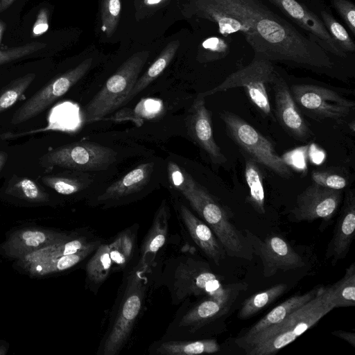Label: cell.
Segmentation results:
<instances>
[{"label":"cell","instance_id":"f35d334b","mask_svg":"<svg viewBox=\"0 0 355 355\" xmlns=\"http://www.w3.org/2000/svg\"><path fill=\"white\" fill-rule=\"evenodd\" d=\"M46 44L39 42H33L22 46L0 51V65L12 62L31 55L44 49Z\"/></svg>","mask_w":355,"mask_h":355},{"label":"cell","instance_id":"4316f807","mask_svg":"<svg viewBox=\"0 0 355 355\" xmlns=\"http://www.w3.org/2000/svg\"><path fill=\"white\" fill-rule=\"evenodd\" d=\"M245 178L249 188V202L259 214H265V191L259 164L245 155Z\"/></svg>","mask_w":355,"mask_h":355},{"label":"cell","instance_id":"ab89813d","mask_svg":"<svg viewBox=\"0 0 355 355\" xmlns=\"http://www.w3.org/2000/svg\"><path fill=\"white\" fill-rule=\"evenodd\" d=\"M331 6L343 19L350 33L355 35V5L351 0H330Z\"/></svg>","mask_w":355,"mask_h":355},{"label":"cell","instance_id":"ee69618b","mask_svg":"<svg viewBox=\"0 0 355 355\" xmlns=\"http://www.w3.org/2000/svg\"><path fill=\"white\" fill-rule=\"evenodd\" d=\"M8 159V154L6 152L0 150V172L6 164Z\"/></svg>","mask_w":355,"mask_h":355},{"label":"cell","instance_id":"83f0119b","mask_svg":"<svg viewBox=\"0 0 355 355\" xmlns=\"http://www.w3.org/2000/svg\"><path fill=\"white\" fill-rule=\"evenodd\" d=\"M230 306L208 298L194 306L180 321L182 327H197L206 324L227 313Z\"/></svg>","mask_w":355,"mask_h":355},{"label":"cell","instance_id":"74e56055","mask_svg":"<svg viewBox=\"0 0 355 355\" xmlns=\"http://www.w3.org/2000/svg\"><path fill=\"white\" fill-rule=\"evenodd\" d=\"M167 172L171 184L183 196L191 191L198 184L189 173L172 161L168 162Z\"/></svg>","mask_w":355,"mask_h":355},{"label":"cell","instance_id":"7402d4cb","mask_svg":"<svg viewBox=\"0 0 355 355\" xmlns=\"http://www.w3.org/2000/svg\"><path fill=\"white\" fill-rule=\"evenodd\" d=\"M96 242L98 241H89L83 236L68 235L61 241L31 252L17 259L18 265L20 266L32 262L75 254Z\"/></svg>","mask_w":355,"mask_h":355},{"label":"cell","instance_id":"d4e9b609","mask_svg":"<svg viewBox=\"0 0 355 355\" xmlns=\"http://www.w3.org/2000/svg\"><path fill=\"white\" fill-rule=\"evenodd\" d=\"M180 46L179 40H173L164 48L147 71L137 79L135 85L125 98L123 106L141 92L165 70L175 57Z\"/></svg>","mask_w":355,"mask_h":355},{"label":"cell","instance_id":"277c9868","mask_svg":"<svg viewBox=\"0 0 355 355\" xmlns=\"http://www.w3.org/2000/svg\"><path fill=\"white\" fill-rule=\"evenodd\" d=\"M272 62L254 55L250 64L230 74L220 84L198 95L205 98L230 89L243 87L251 103L265 116L272 118L267 85L277 75Z\"/></svg>","mask_w":355,"mask_h":355},{"label":"cell","instance_id":"6da1fadb","mask_svg":"<svg viewBox=\"0 0 355 355\" xmlns=\"http://www.w3.org/2000/svg\"><path fill=\"white\" fill-rule=\"evenodd\" d=\"M334 309L327 286L282 322L256 334L238 346L248 355H272L317 324Z\"/></svg>","mask_w":355,"mask_h":355},{"label":"cell","instance_id":"f546056e","mask_svg":"<svg viewBox=\"0 0 355 355\" xmlns=\"http://www.w3.org/2000/svg\"><path fill=\"white\" fill-rule=\"evenodd\" d=\"M334 308L355 305V264L351 263L344 276L335 284L327 286Z\"/></svg>","mask_w":355,"mask_h":355},{"label":"cell","instance_id":"44dd1931","mask_svg":"<svg viewBox=\"0 0 355 355\" xmlns=\"http://www.w3.org/2000/svg\"><path fill=\"white\" fill-rule=\"evenodd\" d=\"M154 163L147 162L138 165L117 181L110 184L98 200H116L140 191L149 181L153 171Z\"/></svg>","mask_w":355,"mask_h":355},{"label":"cell","instance_id":"7dc6e473","mask_svg":"<svg viewBox=\"0 0 355 355\" xmlns=\"http://www.w3.org/2000/svg\"><path fill=\"white\" fill-rule=\"evenodd\" d=\"M3 26L1 23H0V39H1V35L2 31H3Z\"/></svg>","mask_w":355,"mask_h":355},{"label":"cell","instance_id":"f6af8a7d","mask_svg":"<svg viewBox=\"0 0 355 355\" xmlns=\"http://www.w3.org/2000/svg\"><path fill=\"white\" fill-rule=\"evenodd\" d=\"M15 0H1L0 1V11L3 12L7 9L11 3Z\"/></svg>","mask_w":355,"mask_h":355},{"label":"cell","instance_id":"f1b7e54d","mask_svg":"<svg viewBox=\"0 0 355 355\" xmlns=\"http://www.w3.org/2000/svg\"><path fill=\"white\" fill-rule=\"evenodd\" d=\"M286 290L287 285L281 283L252 295L243 302L240 311L238 313V318L245 320L252 317L273 303Z\"/></svg>","mask_w":355,"mask_h":355},{"label":"cell","instance_id":"5bb4252c","mask_svg":"<svg viewBox=\"0 0 355 355\" xmlns=\"http://www.w3.org/2000/svg\"><path fill=\"white\" fill-rule=\"evenodd\" d=\"M275 114L284 130L295 139L305 141L313 132L297 106L286 81L277 73L272 83Z\"/></svg>","mask_w":355,"mask_h":355},{"label":"cell","instance_id":"836d02e7","mask_svg":"<svg viewBox=\"0 0 355 355\" xmlns=\"http://www.w3.org/2000/svg\"><path fill=\"white\" fill-rule=\"evenodd\" d=\"M311 178L314 183L335 190H342L348 184L347 175L339 167L313 171Z\"/></svg>","mask_w":355,"mask_h":355},{"label":"cell","instance_id":"4dcf8cb0","mask_svg":"<svg viewBox=\"0 0 355 355\" xmlns=\"http://www.w3.org/2000/svg\"><path fill=\"white\" fill-rule=\"evenodd\" d=\"M5 192L31 202H46L49 200V196L45 190L28 178L14 176L8 182Z\"/></svg>","mask_w":355,"mask_h":355},{"label":"cell","instance_id":"60d3db41","mask_svg":"<svg viewBox=\"0 0 355 355\" xmlns=\"http://www.w3.org/2000/svg\"><path fill=\"white\" fill-rule=\"evenodd\" d=\"M49 28L48 11L46 8L42 9L37 17L34 24L33 33L34 35H40Z\"/></svg>","mask_w":355,"mask_h":355},{"label":"cell","instance_id":"5b68a950","mask_svg":"<svg viewBox=\"0 0 355 355\" xmlns=\"http://www.w3.org/2000/svg\"><path fill=\"white\" fill-rule=\"evenodd\" d=\"M220 116L228 136L245 155L282 178L291 177L288 164L276 153L270 141L234 113L223 111Z\"/></svg>","mask_w":355,"mask_h":355},{"label":"cell","instance_id":"8992f818","mask_svg":"<svg viewBox=\"0 0 355 355\" xmlns=\"http://www.w3.org/2000/svg\"><path fill=\"white\" fill-rule=\"evenodd\" d=\"M113 149L89 141H80L55 148L40 158L44 168L59 166L67 169L92 171L107 168L116 159Z\"/></svg>","mask_w":355,"mask_h":355},{"label":"cell","instance_id":"1f68e13d","mask_svg":"<svg viewBox=\"0 0 355 355\" xmlns=\"http://www.w3.org/2000/svg\"><path fill=\"white\" fill-rule=\"evenodd\" d=\"M320 17L335 44L345 53L355 51V44L346 28L338 22L328 9L320 11Z\"/></svg>","mask_w":355,"mask_h":355},{"label":"cell","instance_id":"484cf974","mask_svg":"<svg viewBox=\"0 0 355 355\" xmlns=\"http://www.w3.org/2000/svg\"><path fill=\"white\" fill-rule=\"evenodd\" d=\"M162 355H196L213 354L220 351V345L213 338L193 341H167L156 349Z\"/></svg>","mask_w":355,"mask_h":355},{"label":"cell","instance_id":"9c48e42d","mask_svg":"<svg viewBox=\"0 0 355 355\" xmlns=\"http://www.w3.org/2000/svg\"><path fill=\"white\" fill-rule=\"evenodd\" d=\"M141 277L137 272L128 279L117 317L103 346V355L116 354L130 335L140 313L145 293V284Z\"/></svg>","mask_w":355,"mask_h":355},{"label":"cell","instance_id":"d6a6232c","mask_svg":"<svg viewBox=\"0 0 355 355\" xmlns=\"http://www.w3.org/2000/svg\"><path fill=\"white\" fill-rule=\"evenodd\" d=\"M35 73H28L6 85L0 91V114L11 107L35 79Z\"/></svg>","mask_w":355,"mask_h":355},{"label":"cell","instance_id":"8fae6325","mask_svg":"<svg viewBox=\"0 0 355 355\" xmlns=\"http://www.w3.org/2000/svg\"><path fill=\"white\" fill-rule=\"evenodd\" d=\"M245 232L253 252L262 261L265 277H272L280 270H293L305 265L301 256L280 236L270 235L261 241L248 230Z\"/></svg>","mask_w":355,"mask_h":355},{"label":"cell","instance_id":"603a6c76","mask_svg":"<svg viewBox=\"0 0 355 355\" xmlns=\"http://www.w3.org/2000/svg\"><path fill=\"white\" fill-rule=\"evenodd\" d=\"M98 245L99 242L98 241L75 254L32 262L20 266L29 275L35 277H42L62 272L73 267L82 261L94 252Z\"/></svg>","mask_w":355,"mask_h":355},{"label":"cell","instance_id":"cb8c5ba5","mask_svg":"<svg viewBox=\"0 0 355 355\" xmlns=\"http://www.w3.org/2000/svg\"><path fill=\"white\" fill-rule=\"evenodd\" d=\"M169 215L168 207L165 200H163L144 240L141 248V261L144 262L148 256L154 257L165 243L168 230Z\"/></svg>","mask_w":355,"mask_h":355},{"label":"cell","instance_id":"7a4b0ae2","mask_svg":"<svg viewBox=\"0 0 355 355\" xmlns=\"http://www.w3.org/2000/svg\"><path fill=\"white\" fill-rule=\"evenodd\" d=\"M148 57L149 51H140L132 54L119 67L84 107L83 119L85 123L102 120L123 106Z\"/></svg>","mask_w":355,"mask_h":355},{"label":"cell","instance_id":"52a82bcc","mask_svg":"<svg viewBox=\"0 0 355 355\" xmlns=\"http://www.w3.org/2000/svg\"><path fill=\"white\" fill-rule=\"evenodd\" d=\"M300 112L318 121H339L354 110L355 103L338 92L315 84H295L290 87Z\"/></svg>","mask_w":355,"mask_h":355},{"label":"cell","instance_id":"ffe728a7","mask_svg":"<svg viewBox=\"0 0 355 355\" xmlns=\"http://www.w3.org/2000/svg\"><path fill=\"white\" fill-rule=\"evenodd\" d=\"M318 288L315 287L302 295H293L277 305L256 324L237 337L235 339V343L239 345L266 329L282 322L291 313L313 299Z\"/></svg>","mask_w":355,"mask_h":355},{"label":"cell","instance_id":"4fadbf2b","mask_svg":"<svg viewBox=\"0 0 355 355\" xmlns=\"http://www.w3.org/2000/svg\"><path fill=\"white\" fill-rule=\"evenodd\" d=\"M288 19L302 29L306 36L328 53L337 57L346 58L343 52L334 42L321 19L306 6L297 0H267Z\"/></svg>","mask_w":355,"mask_h":355},{"label":"cell","instance_id":"7bdbcfd3","mask_svg":"<svg viewBox=\"0 0 355 355\" xmlns=\"http://www.w3.org/2000/svg\"><path fill=\"white\" fill-rule=\"evenodd\" d=\"M168 0H144V3L147 7H155L162 4Z\"/></svg>","mask_w":355,"mask_h":355},{"label":"cell","instance_id":"3957f363","mask_svg":"<svg viewBox=\"0 0 355 355\" xmlns=\"http://www.w3.org/2000/svg\"><path fill=\"white\" fill-rule=\"evenodd\" d=\"M184 197L211 229L227 255L248 261L252 259L254 252L246 236L236 229L224 208L202 186L198 183Z\"/></svg>","mask_w":355,"mask_h":355},{"label":"cell","instance_id":"7c38bea8","mask_svg":"<svg viewBox=\"0 0 355 355\" xmlns=\"http://www.w3.org/2000/svg\"><path fill=\"white\" fill-rule=\"evenodd\" d=\"M341 197L340 190L313 182L297 196L295 206L291 211L292 217L295 221L329 220L337 212Z\"/></svg>","mask_w":355,"mask_h":355},{"label":"cell","instance_id":"ba28073f","mask_svg":"<svg viewBox=\"0 0 355 355\" xmlns=\"http://www.w3.org/2000/svg\"><path fill=\"white\" fill-rule=\"evenodd\" d=\"M92 62V58H87L74 68L55 78L42 87L14 112L11 123L19 125L43 112L87 73Z\"/></svg>","mask_w":355,"mask_h":355},{"label":"cell","instance_id":"e0dca14e","mask_svg":"<svg viewBox=\"0 0 355 355\" xmlns=\"http://www.w3.org/2000/svg\"><path fill=\"white\" fill-rule=\"evenodd\" d=\"M355 232V194L353 189L347 191L344 203L338 217L333 236L329 241L325 259H331L334 266L345 258L354 238Z\"/></svg>","mask_w":355,"mask_h":355},{"label":"cell","instance_id":"9a60e30c","mask_svg":"<svg viewBox=\"0 0 355 355\" xmlns=\"http://www.w3.org/2000/svg\"><path fill=\"white\" fill-rule=\"evenodd\" d=\"M187 273L184 279L190 292L206 295L230 307L240 292L246 288L243 283L224 285L218 276L205 266H194Z\"/></svg>","mask_w":355,"mask_h":355},{"label":"cell","instance_id":"30bf717a","mask_svg":"<svg viewBox=\"0 0 355 355\" xmlns=\"http://www.w3.org/2000/svg\"><path fill=\"white\" fill-rule=\"evenodd\" d=\"M135 234L132 229L120 232L112 242L99 244L87 265V276L101 284L112 272L124 268L133 255Z\"/></svg>","mask_w":355,"mask_h":355},{"label":"cell","instance_id":"d6986e66","mask_svg":"<svg viewBox=\"0 0 355 355\" xmlns=\"http://www.w3.org/2000/svg\"><path fill=\"white\" fill-rule=\"evenodd\" d=\"M180 214L193 241L210 259L219 265L226 253L211 229L184 205L180 207Z\"/></svg>","mask_w":355,"mask_h":355},{"label":"cell","instance_id":"e575fe53","mask_svg":"<svg viewBox=\"0 0 355 355\" xmlns=\"http://www.w3.org/2000/svg\"><path fill=\"white\" fill-rule=\"evenodd\" d=\"M121 10V0H101V30L107 37H110L116 29Z\"/></svg>","mask_w":355,"mask_h":355},{"label":"cell","instance_id":"8d00e7d4","mask_svg":"<svg viewBox=\"0 0 355 355\" xmlns=\"http://www.w3.org/2000/svg\"><path fill=\"white\" fill-rule=\"evenodd\" d=\"M230 52L227 42L219 37H210L205 40L200 46L199 54L205 62L220 60Z\"/></svg>","mask_w":355,"mask_h":355},{"label":"cell","instance_id":"ac0fdd59","mask_svg":"<svg viewBox=\"0 0 355 355\" xmlns=\"http://www.w3.org/2000/svg\"><path fill=\"white\" fill-rule=\"evenodd\" d=\"M67 234L47 229L27 227L13 232L3 244L5 254L19 259L26 254L62 240Z\"/></svg>","mask_w":355,"mask_h":355},{"label":"cell","instance_id":"b9f144b4","mask_svg":"<svg viewBox=\"0 0 355 355\" xmlns=\"http://www.w3.org/2000/svg\"><path fill=\"white\" fill-rule=\"evenodd\" d=\"M333 335L346 340L352 347H355V333L343 330H337L331 332Z\"/></svg>","mask_w":355,"mask_h":355},{"label":"cell","instance_id":"bcb514c9","mask_svg":"<svg viewBox=\"0 0 355 355\" xmlns=\"http://www.w3.org/2000/svg\"><path fill=\"white\" fill-rule=\"evenodd\" d=\"M7 351L8 347L5 344H0V355H5Z\"/></svg>","mask_w":355,"mask_h":355},{"label":"cell","instance_id":"2e32d148","mask_svg":"<svg viewBox=\"0 0 355 355\" xmlns=\"http://www.w3.org/2000/svg\"><path fill=\"white\" fill-rule=\"evenodd\" d=\"M189 130L192 139L207 153L213 164L221 166L227 162L226 157L214 138L211 112L205 106V98L199 95L191 107Z\"/></svg>","mask_w":355,"mask_h":355},{"label":"cell","instance_id":"d590c367","mask_svg":"<svg viewBox=\"0 0 355 355\" xmlns=\"http://www.w3.org/2000/svg\"><path fill=\"white\" fill-rule=\"evenodd\" d=\"M41 180L46 186L62 195H71L85 187L84 182L71 177L44 175L41 178Z\"/></svg>","mask_w":355,"mask_h":355}]
</instances>
